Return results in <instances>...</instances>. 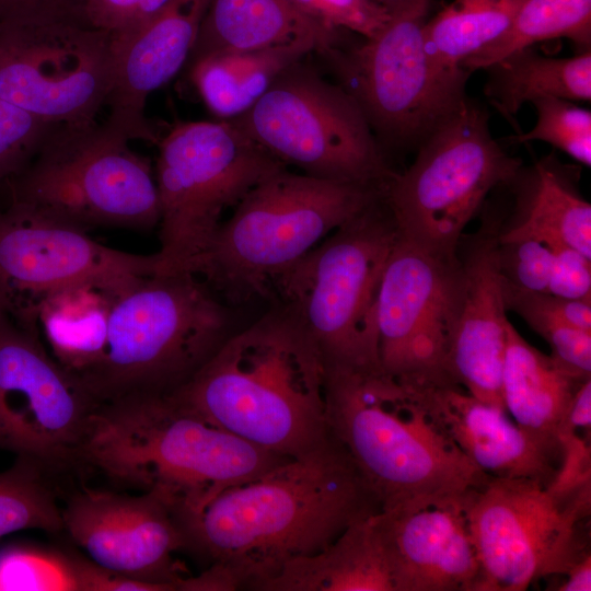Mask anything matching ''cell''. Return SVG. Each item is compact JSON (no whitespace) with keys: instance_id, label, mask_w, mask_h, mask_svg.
Returning <instances> with one entry per match:
<instances>
[{"instance_id":"cell-1","label":"cell","mask_w":591,"mask_h":591,"mask_svg":"<svg viewBox=\"0 0 591 591\" xmlns=\"http://www.w3.org/2000/svg\"><path fill=\"white\" fill-rule=\"evenodd\" d=\"M380 505L346 450L321 447L219 490L178 513L186 551L260 590L286 564L321 552Z\"/></svg>"},{"instance_id":"cell-2","label":"cell","mask_w":591,"mask_h":591,"mask_svg":"<svg viewBox=\"0 0 591 591\" xmlns=\"http://www.w3.org/2000/svg\"><path fill=\"white\" fill-rule=\"evenodd\" d=\"M165 395L280 456H301L329 438L324 358L298 321L276 303L233 332Z\"/></svg>"},{"instance_id":"cell-3","label":"cell","mask_w":591,"mask_h":591,"mask_svg":"<svg viewBox=\"0 0 591 591\" xmlns=\"http://www.w3.org/2000/svg\"><path fill=\"white\" fill-rule=\"evenodd\" d=\"M291 457L258 448L167 395L96 404L81 449L82 466L125 487L153 491L176 513Z\"/></svg>"},{"instance_id":"cell-4","label":"cell","mask_w":591,"mask_h":591,"mask_svg":"<svg viewBox=\"0 0 591 591\" xmlns=\"http://www.w3.org/2000/svg\"><path fill=\"white\" fill-rule=\"evenodd\" d=\"M328 433L348 453L380 509L463 495L484 475L425 407L416 390L381 367L325 366Z\"/></svg>"},{"instance_id":"cell-5","label":"cell","mask_w":591,"mask_h":591,"mask_svg":"<svg viewBox=\"0 0 591 591\" xmlns=\"http://www.w3.org/2000/svg\"><path fill=\"white\" fill-rule=\"evenodd\" d=\"M232 308L197 275L148 276L114 301L104 354L78 378L96 404L169 394L235 332Z\"/></svg>"},{"instance_id":"cell-6","label":"cell","mask_w":591,"mask_h":591,"mask_svg":"<svg viewBox=\"0 0 591 591\" xmlns=\"http://www.w3.org/2000/svg\"><path fill=\"white\" fill-rule=\"evenodd\" d=\"M382 193L383 187L279 170L219 225L199 277L231 306L271 299L281 276Z\"/></svg>"},{"instance_id":"cell-7","label":"cell","mask_w":591,"mask_h":591,"mask_svg":"<svg viewBox=\"0 0 591 591\" xmlns=\"http://www.w3.org/2000/svg\"><path fill=\"white\" fill-rule=\"evenodd\" d=\"M396 240L382 193L275 283L271 299L310 335L325 366L381 367L378 298Z\"/></svg>"},{"instance_id":"cell-8","label":"cell","mask_w":591,"mask_h":591,"mask_svg":"<svg viewBox=\"0 0 591 591\" xmlns=\"http://www.w3.org/2000/svg\"><path fill=\"white\" fill-rule=\"evenodd\" d=\"M129 142L105 124L55 127L7 182L9 204L84 232L151 230L160 220L155 176Z\"/></svg>"},{"instance_id":"cell-9","label":"cell","mask_w":591,"mask_h":591,"mask_svg":"<svg viewBox=\"0 0 591 591\" xmlns=\"http://www.w3.org/2000/svg\"><path fill=\"white\" fill-rule=\"evenodd\" d=\"M157 144V273L199 276L223 211L287 165L229 119L178 123Z\"/></svg>"},{"instance_id":"cell-10","label":"cell","mask_w":591,"mask_h":591,"mask_svg":"<svg viewBox=\"0 0 591 591\" xmlns=\"http://www.w3.org/2000/svg\"><path fill=\"white\" fill-rule=\"evenodd\" d=\"M522 164L493 137L486 107L465 96L419 144L410 166L384 185L398 237L429 254L454 257L488 195Z\"/></svg>"},{"instance_id":"cell-11","label":"cell","mask_w":591,"mask_h":591,"mask_svg":"<svg viewBox=\"0 0 591 591\" xmlns=\"http://www.w3.org/2000/svg\"><path fill=\"white\" fill-rule=\"evenodd\" d=\"M301 61L283 70L248 111L229 120L303 174L384 187L394 172L359 105L338 83Z\"/></svg>"},{"instance_id":"cell-12","label":"cell","mask_w":591,"mask_h":591,"mask_svg":"<svg viewBox=\"0 0 591 591\" xmlns=\"http://www.w3.org/2000/svg\"><path fill=\"white\" fill-rule=\"evenodd\" d=\"M591 484L557 493L525 478H488L466 494L479 561L477 591H523L564 575L587 552Z\"/></svg>"},{"instance_id":"cell-13","label":"cell","mask_w":591,"mask_h":591,"mask_svg":"<svg viewBox=\"0 0 591 591\" xmlns=\"http://www.w3.org/2000/svg\"><path fill=\"white\" fill-rule=\"evenodd\" d=\"M113 78V34L81 13L0 22V99L46 124H95Z\"/></svg>"},{"instance_id":"cell-14","label":"cell","mask_w":591,"mask_h":591,"mask_svg":"<svg viewBox=\"0 0 591 591\" xmlns=\"http://www.w3.org/2000/svg\"><path fill=\"white\" fill-rule=\"evenodd\" d=\"M430 7L428 0L394 14L376 36L324 54L383 149H417L466 96L465 88L443 78L425 50Z\"/></svg>"},{"instance_id":"cell-15","label":"cell","mask_w":591,"mask_h":591,"mask_svg":"<svg viewBox=\"0 0 591 591\" xmlns=\"http://www.w3.org/2000/svg\"><path fill=\"white\" fill-rule=\"evenodd\" d=\"M96 406L40 340L38 324L0 309V450L57 476L82 467Z\"/></svg>"},{"instance_id":"cell-16","label":"cell","mask_w":591,"mask_h":591,"mask_svg":"<svg viewBox=\"0 0 591 591\" xmlns=\"http://www.w3.org/2000/svg\"><path fill=\"white\" fill-rule=\"evenodd\" d=\"M462 293L457 255L436 256L397 235L378 298L381 368L413 386L455 384L449 359Z\"/></svg>"},{"instance_id":"cell-17","label":"cell","mask_w":591,"mask_h":591,"mask_svg":"<svg viewBox=\"0 0 591 591\" xmlns=\"http://www.w3.org/2000/svg\"><path fill=\"white\" fill-rule=\"evenodd\" d=\"M158 254L108 247L88 232L34 216L9 204L0 208V309L37 321L47 294L93 286L119 298L158 270Z\"/></svg>"},{"instance_id":"cell-18","label":"cell","mask_w":591,"mask_h":591,"mask_svg":"<svg viewBox=\"0 0 591 591\" xmlns=\"http://www.w3.org/2000/svg\"><path fill=\"white\" fill-rule=\"evenodd\" d=\"M63 533L91 561L154 591H183L187 571L175 554L186 540L173 506L161 495L82 487L61 507Z\"/></svg>"},{"instance_id":"cell-19","label":"cell","mask_w":591,"mask_h":591,"mask_svg":"<svg viewBox=\"0 0 591 591\" xmlns=\"http://www.w3.org/2000/svg\"><path fill=\"white\" fill-rule=\"evenodd\" d=\"M466 494L407 499L374 514L395 591H477Z\"/></svg>"},{"instance_id":"cell-20","label":"cell","mask_w":591,"mask_h":591,"mask_svg":"<svg viewBox=\"0 0 591 591\" xmlns=\"http://www.w3.org/2000/svg\"><path fill=\"white\" fill-rule=\"evenodd\" d=\"M484 217L478 230L463 235L456 248L463 293L449 371L452 381L470 394L505 409L501 374L509 321L497 262L505 217L499 211H488Z\"/></svg>"},{"instance_id":"cell-21","label":"cell","mask_w":591,"mask_h":591,"mask_svg":"<svg viewBox=\"0 0 591 591\" xmlns=\"http://www.w3.org/2000/svg\"><path fill=\"white\" fill-rule=\"evenodd\" d=\"M210 0H173L146 23L113 34L108 128L128 140L158 142L144 116L149 95L187 65Z\"/></svg>"},{"instance_id":"cell-22","label":"cell","mask_w":591,"mask_h":591,"mask_svg":"<svg viewBox=\"0 0 591 591\" xmlns=\"http://www.w3.org/2000/svg\"><path fill=\"white\" fill-rule=\"evenodd\" d=\"M413 387L456 447L484 475L532 479L547 487L554 482L563 449L522 429L506 409L478 399L457 384Z\"/></svg>"},{"instance_id":"cell-23","label":"cell","mask_w":591,"mask_h":591,"mask_svg":"<svg viewBox=\"0 0 591 591\" xmlns=\"http://www.w3.org/2000/svg\"><path fill=\"white\" fill-rule=\"evenodd\" d=\"M591 376L530 345L508 322L501 393L508 415L538 440L563 449L561 422L579 386Z\"/></svg>"},{"instance_id":"cell-24","label":"cell","mask_w":591,"mask_h":591,"mask_svg":"<svg viewBox=\"0 0 591 591\" xmlns=\"http://www.w3.org/2000/svg\"><path fill=\"white\" fill-rule=\"evenodd\" d=\"M318 42L336 48L338 32L300 11L289 0H210L187 65L212 54L241 53Z\"/></svg>"},{"instance_id":"cell-25","label":"cell","mask_w":591,"mask_h":591,"mask_svg":"<svg viewBox=\"0 0 591 591\" xmlns=\"http://www.w3.org/2000/svg\"><path fill=\"white\" fill-rule=\"evenodd\" d=\"M375 513L351 523L321 552L286 564L260 591H395Z\"/></svg>"},{"instance_id":"cell-26","label":"cell","mask_w":591,"mask_h":591,"mask_svg":"<svg viewBox=\"0 0 591 591\" xmlns=\"http://www.w3.org/2000/svg\"><path fill=\"white\" fill-rule=\"evenodd\" d=\"M509 186L514 213L509 225L502 222V233L540 234L591 257V205L554 154L526 169L522 164Z\"/></svg>"},{"instance_id":"cell-27","label":"cell","mask_w":591,"mask_h":591,"mask_svg":"<svg viewBox=\"0 0 591 591\" xmlns=\"http://www.w3.org/2000/svg\"><path fill=\"white\" fill-rule=\"evenodd\" d=\"M312 53L316 40L302 39L266 49L212 54L189 63L190 80L208 109L220 119L248 111L291 65Z\"/></svg>"},{"instance_id":"cell-28","label":"cell","mask_w":591,"mask_h":591,"mask_svg":"<svg viewBox=\"0 0 591 591\" xmlns=\"http://www.w3.org/2000/svg\"><path fill=\"white\" fill-rule=\"evenodd\" d=\"M485 70V96L513 125V117L526 102L543 97L591 100V50L555 58L531 46L509 54Z\"/></svg>"},{"instance_id":"cell-29","label":"cell","mask_w":591,"mask_h":591,"mask_svg":"<svg viewBox=\"0 0 591 591\" xmlns=\"http://www.w3.org/2000/svg\"><path fill=\"white\" fill-rule=\"evenodd\" d=\"M116 298L93 286H74L45 296L37 324L51 356L77 376L103 356Z\"/></svg>"},{"instance_id":"cell-30","label":"cell","mask_w":591,"mask_h":591,"mask_svg":"<svg viewBox=\"0 0 591 591\" xmlns=\"http://www.w3.org/2000/svg\"><path fill=\"white\" fill-rule=\"evenodd\" d=\"M524 0H453L424 25L425 50L438 72L465 88L463 63L498 40Z\"/></svg>"},{"instance_id":"cell-31","label":"cell","mask_w":591,"mask_h":591,"mask_svg":"<svg viewBox=\"0 0 591 591\" xmlns=\"http://www.w3.org/2000/svg\"><path fill=\"white\" fill-rule=\"evenodd\" d=\"M82 554L31 543L0 549V591H141Z\"/></svg>"},{"instance_id":"cell-32","label":"cell","mask_w":591,"mask_h":591,"mask_svg":"<svg viewBox=\"0 0 591 591\" xmlns=\"http://www.w3.org/2000/svg\"><path fill=\"white\" fill-rule=\"evenodd\" d=\"M563 37L577 53L591 50V0H524L510 28L468 58L462 70L471 76L515 50Z\"/></svg>"},{"instance_id":"cell-33","label":"cell","mask_w":591,"mask_h":591,"mask_svg":"<svg viewBox=\"0 0 591 591\" xmlns=\"http://www.w3.org/2000/svg\"><path fill=\"white\" fill-rule=\"evenodd\" d=\"M54 477L22 457H15L9 468L0 472V537L23 530L63 533Z\"/></svg>"},{"instance_id":"cell-34","label":"cell","mask_w":591,"mask_h":591,"mask_svg":"<svg viewBox=\"0 0 591 591\" xmlns=\"http://www.w3.org/2000/svg\"><path fill=\"white\" fill-rule=\"evenodd\" d=\"M507 311H513L543 337L552 356L580 373L591 374V332L570 326L555 312L548 292L521 290L503 281Z\"/></svg>"},{"instance_id":"cell-35","label":"cell","mask_w":591,"mask_h":591,"mask_svg":"<svg viewBox=\"0 0 591 591\" xmlns=\"http://www.w3.org/2000/svg\"><path fill=\"white\" fill-rule=\"evenodd\" d=\"M537 119L528 132L513 137L515 142L544 141L578 163L591 165V112L560 97H543L532 102Z\"/></svg>"},{"instance_id":"cell-36","label":"cell","mask_w":591,"mask_h":591,"mask_svg":"<svg viewBox=\"0 0 591 591\" xmlns=\"http://www.w3.org/2000/svg\"><path fill=\"white\" fill-rule=\"evenodd\" d=\"M557 243L540 234H506L500 230L497 262L503 281L521 290L547 292Z\"/></svg>"},{"instance_id":"cell-37","label":"cell","mask_w":591,"mask_h":591,"mask_svg":"<svg viewBox=\"0 0 591 591\" xmlns=\"http://www.w3.org/2000/svg\"><path fill=\"white\" fill-rule=\"evenodd\" d=\"M54 128L0 99V183L24 169Z\"/></svg>"},{"instance_id":"cell-38","label":"cell","mask_w":591,"mask_h":591,"mask_svg":"<svg viewBox=\"0 0 591 591\" xmlns=\"http://www.w3.org/2000/svg\"><path fill=\"white\" fill-rule=\"evenodd\" d=\"M173 0H82V13L112 34L132 30L163 11Z\"/></svg>"},{"instance_id":"cell-39","label":"cell","mask_w":591,"mask_h":591,"mask_svg":"<svg viewBox=\"0 0 591 591\" xmlns=\"http://www.w3.org/2000/svg\"><path fill=\"white\" fill-rule=\"evenodd\" d=\"M324 23L332 30H347L364 39L376 36L392 14L379 0H317Z\"/></svg>"},{"instance_id":"cell-40","label":"cell","mask_w":591,"mask_h":591,"mask_svg":"<svg viewBox=\"0 0 591 591\" xmlns=\"http://www.w3.org/2000/svg\"><path fill=\"white\" fill-rule=\"evenodd\" d=\"M547 292L568 299L591 300V257L557 243Z\"/></svg>"},{"instance_id":"cell-41","label":"cell","mask_w":591,"mask_h":591,"mask_svg":"<svg viewBox=\"0 0 591 591\" xmlns=\"http://www.w3.org/2000/svg\"><path fill=\"white\" fill-rule=\"evenodd\" d=\"M81 7L82 0H0V22L47 13L83 14Z\"/></svg>"},{"instance_id":"cell-42","label":"cell","mask_w":591,"mask_h":591,"mask_svg":"<svg viewBox=\"0 0 591 591\" xmlns=\"http://www.w3.org/2000/svg\"><path fill=\"white\" fill-rule=\"evenodd\" d=\"M591 428V379L586 380L575 393L566 416L561 422L559 441L578 433L590 434Z\"/></svg>"},{"instance_id":"cell-43","label":"cell","mask_w":591,"mask_h":591,"mask_svg":"<svg viewBox=\"0 0 591 591\" xmlns=\"http://www.w3.org/2000/svg\"><path fill=\"white\" fill-rule=\"evenodd\" d=\"M564 575L567 579L556 588L558 591L591 590V555L587 552Z\"/></svg>"},{"instance_id":"cell-44","label":"cell","mask_w":591,"mask_h":591,"mask_svg":"<svg viewBox=\"0 0 591 591\" xmlns=\"http://www.w3.org/2000/svg\"><path fill=\"white\" fill-rule=\"evenodd\" d=\"M394 15L428 0H379Z\"/></svg>"}]
</instances>
